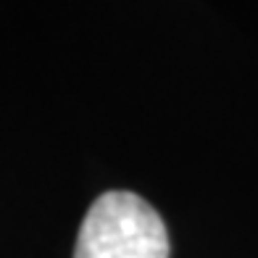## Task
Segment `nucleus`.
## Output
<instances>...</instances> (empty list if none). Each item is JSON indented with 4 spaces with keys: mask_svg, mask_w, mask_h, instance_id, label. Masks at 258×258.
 I'll list each match as a JSON object with an SVG mask.
<instances>
[{
    "mask_svg": "<svg viewBox=\"0 0 258 258\" xmlns=\"http://www.w3.org/2000/svg\"><path fill=\"white\" fill-rule=\"evenodd\" d=\"M74 258H169V232L140 195L103 192L79 227Z\"/></svg>",
    "mask_w": 258,
    "mask_h": 258,
    "instance_id": "1",
    "label": "nucleus"
}]
</instances>
